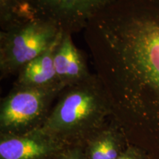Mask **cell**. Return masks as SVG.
Returning a JSON list of instances; mask_svg holds the SVG:
<instances>
[{"label": "cell", "instance_id": "1", "mask_svg": "<svg viewBox=\"0 0 159 159\" xmlns=\"http://www.w3.org/2000/svg\"><path fill=\"white\" fill-rule=\"evenodd\" d=\"M84 40L114 119L159 159V0H116L89 21Z\"/></svg>", "mask_w": 159, "mask_h": 159}, {"label": "cell", "instance_id": "2", "mask_svg": "<svg viewBox=\"0 0 159 159\" xmlns=\"http://www.w3.org/2000/svg\"><path fill=\"white\" fill-rule=\"evenodd\" d=\"M110 99L98 77L66 86L38 130L64 147L80 146L112 116Z\"/></svg>", "mask_w": 159, "mask_h": 159}, {"label": "cell", "instance_id": "3", "mask_svg": "<svg viewBox=\"0 0 159 159\" xmlns=\"http://www.w3.org/2000/svg\"><path fill=\"white\" fill-rule=\"evenodd\" d=\"M62 31L52 21L36 16L13 24L0 32V76L18 74L55 42Z\"/></svg>", "mask_w": 159, "mask_h": 159}, {"label": "cell", "instance_id": "4", "mask_svg": "<svg viewBox=\"0 0 159 159\" xmlns=\"http://www.w3.org/2000/svg\"><path fill=\"white\" fill-rule=\"evenodd\" d=\"M65 87L13 86L2 99L0 134L21 135L39 129Z\"/></svg>", "mask_w": 159, "mask_h": 159}, {"label": "cell", "instance_id": "5", "mask_svg": "<svg viewBox=\"0 0 159 159\" xmlns=\"http://www.w3.org/2000/svg\"><path fill=\"white\" fill-rule=\"evenodd\" d=\"M116 0H26L33 16L47 19L63 33L84 30L89 21Z\"/></svg>", "mask_w": 159, "mask_h": 159}, {"label": "cell", "instance_id": "6", "mask_svg": "<svg viewBox=\"0 0 159 159\" xmlns=\"http://www.w3.org/2000/svg\"><path fill=\"white\" fill-rule=\"evenodd\" d=\"M64 148L38 129L21 135L0 134V159H49Z\"/></svg>", "mask_w": 159, "mask_h": 159}, {"label": "cell", "instance_id": "7", "mask_svg": "<svg viewBox=\"0 0 159 159\" xmlns=\"http://www.w3.org/2000/svg\"><path fill=\"white\" fill-rule=\"evenodd\" d=\"M71 35L63 33L54 57L57 79L66 86L82 81L91 75L84 55L75 46Z\"/></svg>", "mask_w": 159, "mask_h": 159}, {"label": "cell", "instance_id": "8", "mask_svg": "<svg viewBox=\"0 0 159 159\" xmlns=\"http://www.w3.org/2000/svg\"><path fill=\"white\" fill-rule=\"evenodd\" d=\"M62 35L63 32L49 48L20 69L13 86L41 88L62 84L57 79L54 63L55 50Z\"/></svg>", "mask_w": 159, "mask_h": 159}, {"label": "cell", "instance_id": "9", "mask_svg": "<svg viewBox=\"0 0 159 159\" xmlns=\"http://www.w3.org/2000/svg\"><path fill=\"white\" fill-rule=\"evenodd\" d=\"M127 138L114 119L108 121L102 128L83 144L85 159H116L125 147Z\"/></svg>", "mask_w": 159, "mask_h": 159}, {"label": "cell", "instance_id": "10", "mask_svg": "<svg viewBox=\"0 0 159 159\" xmlns=\"http://www.w3.org/2000/svg\"><path fill=\"white\" fill-rule=\"evenodd\" d=\"M33 16L26 0H0L1 30Z\"/></svg>", "mask_w": 159, "mask_h": 159}, {"label": "cell", "instance_id": "11", "mask_svg": "<svg viewBox=\"0 0 159 159\" xmlns=\"http://www.w3.org/2000/svg\"><path fill=\"white\" fill-rule=\"evenodd\" d=\"M49 159H85L83 145L65 147Z\"/></svg>", "mask_w": 159, "mask_h": 159}, {"label": "cell", "instance_id": "12", "mask_svg": "<svg viewBox=\"0 0 159 159\" xmlns=\"http://www.w3.org/2000/svg\"><path fill=\"white\" fill-rule=\"evenodd\" d=\"M116 159H151L143 149L128 143Z\"/></svg>", "mask_w": 159, "mask_h": 159}]
</instances>
